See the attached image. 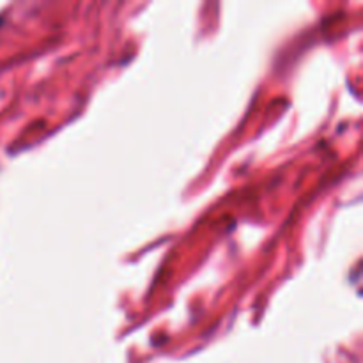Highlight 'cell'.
I'll return each mask as SVG.
<instances>
[{"label": "cell", "mask_w": 363, "mask_h": 363, "mask_svg": "<svg viewBox=\"0 0 363 363\" xmlns=\"http://www.w3.org/2000/svg\"><path fill=\"white\" fill-rule=\"evenodd\" d=\"M2 21H4V20H2V18H0V25H2Z\"/></svg>", "instance_id": "obj_1"}]
</instances>
